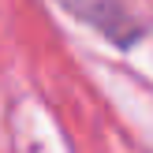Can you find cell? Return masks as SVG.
I'll return each mask as SVG.
<instances>
[{
    "label": "cell",
    "mask_w": 153,
    "mask_h": 153,
    "mask_svg": "<svg viewBox=\"0 0 153 153\" xmlns=\"http://www.w3.org/2000/svg\"><path fill=\"white\" fill-rule=\"evenodd\" d=\"M56 4L64 7L67 15L82 19L86 26H94L97 34H105L112 45H120V49H131V45L138 41V34H142V26L123 11L120 0H56Z\"/></svg>",
    "instance_id": "obj_1"
}]
</instances>
